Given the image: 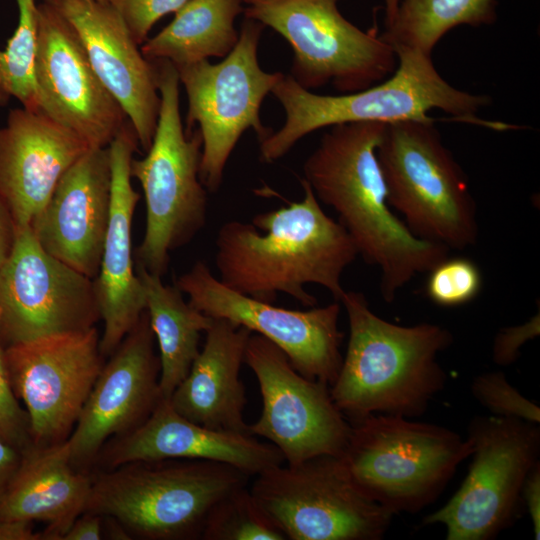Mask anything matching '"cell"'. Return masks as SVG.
Segmentation results:
<instances>
[{"instance_id":"6da1fadb","label":"cell","mask_w":540,"mask_h":540,"mask_svg":"<svg viewBox=\"0 0 540 540\" xmlns=\"http://www.w3.org/2000/svg\"><path fill=\"white\" fill-rule=\"evenodd\" d=\"M303 198L262 212L251 223L231 220L218 230L215 265L227 287L256 300L274 303L283 293L305 307L317 299L307 284L325 288L340 300L341 278L358 254L345 228L323 210L301 179Z\"/></svg>"},{"instance_id":"7a4b0ae2","label":"cell","mask_w":540,"mask_h":540,"mask_svg":"<svg viewBox=\"0 0 540 540\" xmlns=\"http://www.w3.org/2000/svg\"><path fill=\"white\" fill-rule=\"evenodd\" d=\"M386 123L330 126L303 164V180L332 208L358 254L380 271V293L392 303L417 274L449 256L447 247L413 235L387 200L376 149Z\"/></svg>"},{"instance_id":"3957f363","label":"cell","mask_w":540,"mask_h":540,"mask_svg":"<svg viewBox=\"0 0 540 540\" xmlns=\"http://www.w3.org/2000/svg\"><path fill=\"white\" fill-rule=\"evenodd\" d=\"M349 338L332 399L350 423L369 415L409 419L424 414L445 387L447 375L438 355L453 343L452 333L433 323L403 326L375 314L361 292L339 300Z\"/></svg>"},{"instance_id":"277c9868","label":"cell","mask_w":540,"mask_h":540,"mask_svg":"<svg viewBox=\"0 0 540 540\" xmlns=\"http://www.w3.org/2000/svg\"><path fill=\"white\" fill-rule=\"evenodd\" d=\"M395 52L398 64L393 74L357 92L316 94L284 74L271 93L281 104L285 121L260 142V160L273 163L281 159L300 139L324 127L348 122L434 121L428 115L433 109L460 122L496 130L511 128L479 119L477 112L489 103V98L448 83L437 71L432 55L412 49Z\"/></svg>"},{"instance_id":"5b68a950","label":"cell","mask_w":540,"mask_h":540,"mask_svg":"<svg viewBox=\"0 0 540 540\" xmlns=\"http://www.w3.org/2000/svg\"><path fill=\"white\" fill-rule=\"evenodd\" d=\"M250 478L213 461H134L92 475L85 511L117 520L131 539H201L214 504Z\"/></svg>"},{"instance_id":"8992f818","label":"cell","mask_w":540,"mask_h":540,"mask_svg":"<svg viewBox=\"0 0 540 540\" xmlns=\"http://www.w3.org/2000/svg\"><path fill=\"white\" fill-rule=\"evenodd\" d=\"M161 103L152 143L141 159L133 157L131 177L140 183L146 205L142 242L135 266L163 276L170 253L189 243L206 225L208 191L199 176L202 136L186 134L180 114V81L175 66L156 60Z\"/></svg>"},{"instance_id":"52a82bcc","label":"cell","mask_w":540,"mask_h":540,"mask_svg":"<svg viewBox=\"0 0 540 540\" xmlns=\"http://www.w3.org/2000/svg\"><path fill=\"white\" fill-rule=\"evenodd\" d=\"M472 440L409 418L373 414L351 423L341 458L357 487L392 514H417L435 502Z\"/></svg>"},{"instance_id":"ba28073f","label":"cell","mask_w":540,"mask_h":540,"mask_svg":"<svg viewBox=\"0 0 540 540\" xmlns=\"http://www.w3.org/2000/svg\"><path fill=\"white\" fill-rule=\"evenodd\" d=\"M434 121L386 123L376 149L391 208L416 237L450 250L476 244V203Z\"/></svg>"},{"instance_id":"9c48e42d","label":"cell","mask_w":540,"mask_h":540,"mask_svg":"<svg viewBox=\"0 0 540 540\" xmlns=\"http://www.w3.org/2000/svg\"><path fill=\"white\" fill-rule=\"evenodd\" d=\"M245 18L272 28L293 51L289 75L303 88L329 84L340 92L388 78L398 59L375 30L363 31L340 13L341 0H242Z\"/></svg>"},{"instance_id":"30bf717a","label":"cell","mask_w":540,"mask_h":540,"mask_svg":"<svg viewBox=\"0 0 540 540\" xmlns=\"http://www.w3.org/2000/svg\"><path fill=\"white\" fill-rule=\"evenodd\" d=\"M264 28L245 18L235 47L221 62L175 66L187 96L185 132L190 134L198 124L202 136L199 176L208 192L221 187L228 159L246 130L253 129L259 142L273 132L263 125L260 108L284 74L266 72L259 65Z\"/></svg>"},{"instance_id":"8fae6325","label":"cell","mask_w":540,"mask_h":540,"mask_svg":"<svg viewBox=\"0 0 540 540\" xmlns=\"http://www.w3.org/2000/svg\"><path fill=\"white\" fill-rule=\"evenodd\" d=\"M467 437L473 452L465 479L423 524H442L447 540H491L523 512V484L540 461V427L514 417L475 416Z\"/></svg>"},{"instance_id":"7c38bea8","label":"cell","mask_w":540,"mask_h":540,"mask_svg":"<svg viewBox=\"0 0 540 540\" xmlns=\"http://www.w3.org/2000/svg\"><path fill=\"white\" fill-rule=\"evenodd\" d=\"M250 491L290 540H380L394 514L365 495L341 456L319 455L254 476Z\"/></svg>"},{"instance_id":"4fadbf2b","label":"cell","mask_w":540,"mask_h":540,"mask_svg":"<svg viewBox=\"0 0 540 540\" xmlns=\"http://www.w3.org/2000/svg\"><path fill=\"white\" fill-rule=\"evenodd\" d=\"M98 320L94 281L47 253L30 226L16 231L0 266L3 346L86 331Z\"/></svg>"},{"instance_id":"5bb4252c","label":"cell","mask_w":540,"mask_h":540,"mask_svg":"<svg viewBox=\"0 0 540 540\" xmlns=\"http://www.w3.org/2000/svg\"><path fill=\"white\" fill-rule=\"evenodd\" d=\"M244 363L255 374L262 399L259 418L248 425L251 435L278 448L287 465L343 454L351 423L335 405L330 386L300 374L279 347L255 333Z\"/></svg>"},{"instance_id":"9a60e30c","label":"cell","mask_w":540,"mask_h":540,"mask_svg":"<svg viewBox=\"0 0 540 540\" xmlns=\"http://www.w3.org/2000/svg\"><path fill=\"white\" fill-rule=\"evenodd\" d=\"M175 285L203 314L249 329L279 347L303 376L331 386L341 368L344 334L339 329L341 304L293 310L232 290L197 261Z\"/></svg>"},{"instance_id":"2e32d148","label":"cell","mask_w":540,"mask_h":540,"mask_svg":"<svg viewBox=\"0 0 540 540\" xmlns=\"http://www.w3.org/2000/svg\"><path fill=\"white\" fill-rule=\"evenodd\" d=\"M5 356L33 445L66 441L104 365L97 328L11 345Z\"/></svg>"},{"instance_id":"e0dca14e","label":"cell","mask_w":540,"mask_h":540,"mask_svg":"<svg viewBox=\"0 0 540 540\" xmlns=\"http://www.w3.org/2000/svg\"><path fill=\"white\" fill-rule=\"evenodd\" d=\"M38 111L91 148L108 147L128 121L94 72L70 23L47 0L37 6Z\"/></svg>"},{"instance_id":"ac0fdd59","label":"cell","mask_w":540,"mask_h":540,"mask_svg":"<svg viewBox=\"0 0 540 540\" xmlns=\"http://www.w3.org/2000/svg\"><path fill=\"white\" fill-rule=\"evenodd\" d=\"M109 357L66 440L72 464L84 471L109 439L138 428L163 398L160 359L146 311Z\"/></svg>"},{"instance_id":"d6986e66","label":"cell","mask_w":540,"mask_h":540,"mask_svg":"<svg viewBox=\"0 0 540 540\" xmlns=\"http://www.w3.org/2000/svg\"><path fill=\"white\" fill-rule=\"evenodd\" d=\"M47 1L75 30L94 72L122 108L146 152L155 134L161 103L155 61L143 56L110 2Z\"/></svg>"},{"instance_id":"ffe728a7","label":"cell","mask_w":540,"mask_h":540,"mask_svg":"<svg viewBox=\"0 0 540 540\" xmlns=\"http://www.w3.org/2000/svg\"><path fill=\"white\" fill-rule=\"evenodd\" d=\"M111 184L108 147L90 148L64 173L30 225L47 253L92 280L110 218Z\"/></svg>"},{"instance_id":"44dd1931","label":"cell","mask_w":540,"mask_h":540,"mask_svg":"<svg viewBox=\"0 0 540 540\" xmlns=\"http://www.w3.org/2000/svg\"><path fill=\"white\" fill-rule=\"evenodd\" d=\"M138 138L129 122L108 145L111 208L99 272L94 281L100 320V351L110 356L145 311L144 289L135 270L132 221L140 195L132 186L130 164Z\"/></svg>"},{"instance_id":"7402d4cb","label":"cell","mask_w":540,"mask_h":540,"mask_svg":"<svg viewBox=\"0 0 540 540\" xmlns=\"http://www.w3.org/2000/svg\"><path fill=\"white\" fill-rule=\"evenodd\" d=\"M90 148L40 111H9L0 128V195L16 231L31 225L64 173Z\"/></svg>"},{"instance_id":"603a6c76","label":"cell","mask_w":540,"mask_h":540,"mask_svg":"<svg viewBox=\"0 0 540 540\" xmlns=\"http://www.w3.org/2000/svg\"><path fill=\"white\" fill-rule=\"evenodd\" d=\"M161 459L224 463L250 477L285 463L282 453L273 444L248 433L216 430L194 423L178 414L168 398H162L138 428L107 442L95 461L111 469L129 462Z\"/></svg>"},{"instance_id":"cb8c5ba5","label":"cell","mask_w":540,"mask_h":540,"mask_svg":"<svg viewBox=\"0 0 540 540\" xmlns=\"http://www.w3.org/2000/svg\"><path fill=\"white\" fill-rule=\"evenodd\" d=\"M205 333L199 354L168 400L178 414L194 423L250 434L243 418L247 398L240 370L252 332L213 318Z\"/></svg>"},{"instance_id":"d4e9b609","label":"cell","mask_w":540,"mask_h":540,"mask_svg":"<svg viewBox=\"0 0 540 540\" xmlns=\"http://www.w3.org/2000/svg\"><path fill=\"white\" fill-rule=\"evenodd\" d=\"M92 474L76 468L67 442L32 446L0 496V519L45 522L42 539L60 540L86 510Z\"/></svg>"},{"instance_id":"484cf974","label":"cell","mask_w":540,"mask_h":540,"mask_svg":"<svg viewBox=\"0 0 540 540\" xmlns=\"http://www.w3.org/2000/svg\"><path fill=\"white\" fill-rule=\"evenodd\" d=\"M141 280L149 323L157 341L160 359L159 386L163 398H168L186 377L199 354L201 333L213 318L185 301L176 285H166L162 276L135 266Z\"/></svg>"},{"instance_id":"4316f807","label":"cell","mask_w":540,"mask_h":540,"mask_svg":"<svg viewBox=\"0 0 540 540\" xmlns=\"http://www.w3.org/2000/svg\"><path fill=\"white\" fill-rule=\"evenodd\" d=\"M243 9L242 0H188L140 46L141 53L149 61L167 60L174 66L224 58L238 41L234 22Z\"/></svg>"},{"instance_id":"83f0119b","label":"cell","mask_w":540,"mask_h":540,"mask_svg":"<svg viewBox=\"0 0 540 540\" xmlns=\"http://www.w3.org/2000/svg\"><path fill=\"white\" fill-rule=\"evenodd\" d=\"M497 0H402L380 36L395 51L412 49L432 55L452 29L479 27L497 20Z\"/></svg>"},{"instance_id":"f1b7e54d","label":"cell","mask_w":540,"mask_h":540,"mask_svg":"<svg viewBox=\"0 0 540 540\" xmlns=\"http://www.w3.org/2000/svg\"><path fill=\"white\" fill-rule=\"evenodd\" d=\"M18 24L5 49H0V106L11 98L23 108L38 111L35 65L38 14L35 0H16Z\"/></svg>"},{"instance_id":"f546056e","label":"cell","mask_w":540,"mask_h":540,"mask_svg":"<svg viewBox=\"0 0 540 540\" xmlns=\"http://www.w3.org/2000/svg\"><path fill=\"white\" fill-rule=\"evenodd\" d=\"M202 540H285L252 495L248 485L235 488L210 510Z\"/></svg>"},{"instance_id":"4dcf8cb0","label":"cell","mask_w":540,"mask_h":540,"mask_svg":"<svg viewBox=\"0 0 540 540\" xmlns=\"http://www.w3.org/2000/svg\"><path fill=\"white\" fill-rule=\"evenodd\" d=\"M482 288L479 267L465 257H446L429 271L425 292L435 304L455 307L475 299Z\"/></svg>"},{"instance_id":"1f68e13d","label":"cell","mask_w":540,"mask_h":540,"mask_svg":"<svg viewBox=\"0 0 540 540\" xmlns=\"http://www.w3.org/2000/svg\"><path fill=\"white\" fill-rule=\"evenodd\" d=\"M471 393L493 415L540 423V407L524 397L501 371L474 377Z\"/></svg>"},{"instance_id":"d6a6232c","label":"cell","mask_w":540,"mask_h":540,"mask_svg":"<svg viewBox=\"0 0 540 540\" xmlns=\"http://www.w3.org/2000/svg\"><path fill=\"white\" fill-rule=\"evenodd\" d=\"M0 439L22 453L33 445L28 414L16 397L0 342Z\"/></svg>"},{"instance_id":"836d02e7","label":"cell","mask_w":540,"mask_h":540,"mask_svg":"<svg viewBox=\"0 0 540 540\" xmlns=\"http://www.w3.org/2000/svg\"><path fill=\"white\" fill-rule=\"evenodd\" d=\"M188 0H109L127 25L134 41L141 46L154 24L177 12Z\"/></svg>"},{"instance_id":"e575fe53","label":"cell","mask_w":540,"mask_h":540,"mask_svg":"<svg viewBox=\"0 0 540 540\" xmlns=\"http://www.w3.org/2000/svg\"><path fill=\"white\" fill-rule=\"evenodd\" d=\"M538 334L539 314L522 325L501 329L494 339L493 361L501 366L514 363L519 356L520 348Z\"/></svg>"},{"instance_id":"d590c367","label":"cell","mask_w":540,"mask_h":540,"mask_svg":"<svg viewBox=\"0 0 540 540\" xmlns=\"http://www.w3.org/2000/svg\"><path fill=\"white\" fill-rule=\"evenodd\" d=\"M523 506L529 513L534 537L540 538V461L528 473L522 488Z\"/></svg>"},{"instance_id":"8d00e7d4","label":"cell","mask_w":540,"mask_h":540,"mask_svg":"<svg viewBox=\"0 0 540 540\" xmlns=\"http://www.w3.org/2000/svg\"><path fill=\"white\" fill-rule=\"evenodd\" d=\"M103 539V516L88 511L79 515L60 540Z\"/></svg>"},{"instance_id":"74e56055","label":"cell","mask_w":540,"mask_h":540,"mask_svg":"<svg viewBox=\"0 0 540 540\" xmlns=\"http://www.w3.org/2000/svg\"><path fill=\"white\" fill-rule=\"evenodd\" d=\"M22 452L0 439V496L17 470Z\"/></svg>"},{"instance_id":"f35d334b","label":"cell","mask_w":540,"mask_h":540,"mask_svg":"<svg viewBox=\"0 0 540 540\" xmlns=\"http://www.w3.org/2000/svg\"><path fill=\"white\" fill-rule=\"evenodd\" d=\"M16 236V228L5 204L0 195V266L9 256Z\"/></svg>"},{"instance_id":"ab89813d","label":"cell","mask_w":540,"mask_h":540,"mask_svg":"<svg viewBox=\"0 0 540 540\" xmlns=\"http://www.w3.org/2000/svg\"><path fill=\"white\" fill-rule=\"evenodd\" d=\"M42 533L35 532L31 522L0 519V540H39Z\"/></svg>"},{"instance_id":"60d3db41","label":"cell","mask_w":540,"mask_h":540,"mask_svg":"<svg viewBox=\"0 0 540 540\" xmlns=\"http://www.w3.org/2000/svg\"><path fill=\"white\" fill-rule=\"evenodd\" d=\"M402 0H384L385 5V25H388L394 18Z\"/></svg>"},{"instance_id":"b9f144b4","label":"cell","mask_w":540,"mask_h":540,"mask_svg":"<svg viewBox=\"0 0 540 540\" xmlns=\"http://www.w3.org/2000/svg\"><path fill=\"white\" fill-rule=\"evenodd\" d=\"M97 1H100V2H109V0H97Z\"/></svg>"}]
</instances>
